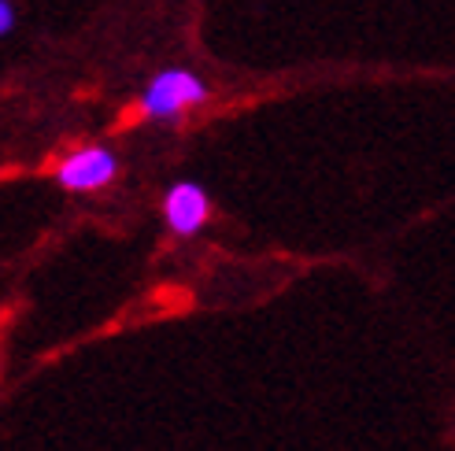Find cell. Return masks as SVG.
Masks as SVG:
<instances>
[{
  "instance_id": "1",
  "label": "cell",
  "mask_w": 455,
  "mask_h": 451,
  "mask_svg": "<svg viewBox=\"0 0 455 451\" xmlns=\"http://www.w3.org/2000/svg\"><path fill=\"white\" fill-rule=\"evenodd\" d=\"M208 100H212V85L196 71H189V67H164V71H156L141 85L138 100L130 107V119H133L130 126H138V123L174 126L181 115L204 107Z\"/></svg>"
},
{
  "instance_id": "2",
  "label": "cell",
  "mask_w": 455,
  "mask_h": 451,
  "mask_svg": "<svg viewBox=\"0 0 455 451\" xmlns=\"http://www.w3.org/2000/svg\"><path fill=\"white\" fill-rule=\"evenodd\" d=\"M116 178H119V155L108 145H82L71 155H63L52 170V182L75 196L108 189Z\"/></svg>"
},
{
  "instance_id": "3",
  "label": "cell",
  "mask_w": 455,
  "mask_h": 451,
  "mask_svg": "<svg viewBox=\"0 0 455 451\" xmlns=\"http://www.w3.org/2000/svg\"><path fill=\"white\" fill-rule=\"evenodd\" d=\"M212 218V196L200 182H174L164 193V222L174 237H196Z\"/></svg>"
},
{
  "instance_id": "4",
  "label": "cell",
  "mask_w": 455,
  "mask_h": 451,
  "mask_svg": "<svg viewBox=\"0 0 455 451\" xmlns=\"http://www.w3.org/2000/svg\"><path fill=\"white\" fill-rule=\"evenodd\" d=\"M15 22H19L15 4H12V0H0V37H8L15 30Z\"/></svg>"
}]
</instances>
